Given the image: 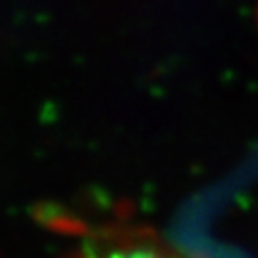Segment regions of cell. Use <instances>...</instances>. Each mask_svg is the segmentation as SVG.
<instances>
[{"mask_svg":"<svg viewBox=\"0 0 258 258\" xmlns=\"http://www.w3.org/2000/svg\"><path fill=\"white\" fill-rule=\"evenodd\" d=\"M81 258H182L170 250L159 249L144 243H128V245H109V247H94L84 250Z\"/></svg>","mask_w":258,"mask_h":258,"instance_id":"obj_1","label":"cell"}]
</instances>
